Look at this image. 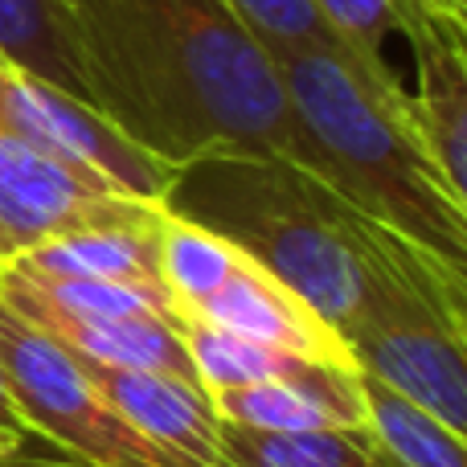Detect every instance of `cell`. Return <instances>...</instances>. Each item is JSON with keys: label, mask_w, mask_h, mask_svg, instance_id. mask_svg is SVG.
Instances as JSON below:
<instances>
[{"label": "cell", "mask_w": 467, "mask_h": 467, "mask_svg": "<svg viewBox=\"0 0 467 467\" xmlns=\"http://www.w3.org/2000/svg\"><path fill=\"white\" fill-rule=\"evenodd\" d=\"M0 378L21 419L54 451L82 467H181L156 451L90 386L82 365L57 340L25 324L0 299Z\"/></svg>", "instance_id": "obj_4"}, {"label": "cell", "mask_w": 467, "mask_h": 467, "mask_svg": "<svg viewBox=\"0 0 467 467\" xmlns=\"http://www.w3.org/2000/svg\"><path fill=\"white\" fill-rule=\"evenodd\" d=\"M156 205L161 202L115 193L0 131V263L62 234L144 218Z\"/></svg>", "instance_id": "obj_6"}, {"label": "cell", "mask_w": 467, "mask_h": 467, "mask_svg": "<svg viewBox=\"0 0 467 467\" xmlns=\"http://www.w3.org/2000/svg\"><path fill=\"white\" fill-rule=\"evenodd\" d=\"M402 8V25L419 13H455V16H467V5L463 0H398Z\"/></svg>", "instance_id": "obj_20"}, {"label": "cell", "mask_w": 467, "mask_h": 467, "mask_svg": "<svg viewBox=\"0 0 467 467\" xmlns=\"http://www.w3.org/2000/svg\"><path fill=\"white\" fill-rule=\"evenodd\" d=\"M287 111L299 136V169L443 263L467 271V197L435 169L410 119V90L378 82L340 46L271 41Z\"/></svg>", "instance_id": "obj_3"}, {"label": "cell", "mask_w": 467, "mask_h": 467, "mask_svg": "<svg viewBox=\"0 0 467 467\" xmlns=\"http://www.w3.org/2000/svg\"><path fill=\"white\" fill-rule=\"evenodd\" d=\"M463 5H467V0H463Z\"/></svg>", "instance_id": "obj_23"}, {"label": "cell", "mask_w": 467, "mask_h": 467, "mask_svg": "<svg viewBox=\"0 0 467 467\" xmlns=\"http://www.w3.org/2000/svg\"><path fill=\"white\" fill-rule=\"evenodd\" d=\"M230 5L263 37V46H271V41H324V46H337L332 33L324 29V21L316 16L312 0H230Z\"/></svg>", "instance_id": "obj_18"}, {"label": "cell", "mask_w": 467, "mask_h": 467, "mask_svg": "<svg viewBox=\"0 0 467 467\" xmlns=\"http://www.w3.org/2000/svg\"><path fill=\"white\" fill-rule=\"evenodd\" d=\"M316 16L332 33L340 49L378 82H402L389 66L386 41L402 33V8L398 0H312Z\"/></svg>", "instance_id": "obj_17"}, {"label": "cell", "mask_w": 467, "mask_h": 467, "mask_svg": "<svg viewBox=\"0 0 467 467\" xmlns=\"http://www.w3.org/2000/svg\"><path fill=\"white\" fill-rule=\"evenodd\" d=\"M402 37L414 54V131L447 185L467 197V16L419 13Z\"/></svg>", "instance_id": "obj_8"}, {"label": "cell", "mask_w": 467, "mask_h": 467, "mask_svg": "<svg viewBox=\"0 0 467 467\" xmlns=\"http://www.w3.org/2000/svg\"><path fill=\"white\" fill-rule=\"evenodd\" d=\"M0 131L140 202H161L172 177L161 161L128 144L90 103L8 54H0Z\"/></svg>", "instance_id": "obj_5"}, {"label": "cell", "mask_w": 467, "mask_h": 467, "mask_svg": "<svg viewBox=\"0 0 467 467\" xmlns=\"http://www.w3.org/2000/svg\"><path fill=\"white\" fill-rule=\"evenodd\" d=\"M161 213L164 210L156 205L144 218L62 234V238L41 242V246L25 250V254L8 258V263L29 266V271H41V275H62V279H95V283L140 287L181 312V304L164 287V275H161Z\"/></svg>", "instance_id": "obj_12"}, {"label": "cell", "mask_w": 467, "mask_h": 467, "mask_svg": "<svg viewBox=\"0 0 467 467\" xmlns=\"http://www.w3.org/2000/svg\"><path fill=\"white\" fill-rule=\"evenodd\" d=\"M0 299L21 316L25 324H33L37 332H46L49 340L66 348V353L82 357V361L99 365H123V369H152L169 373L181 381H197L193 357L185 345V320H169V316H103V312H74V307L49 304V299L25 291L21 283L0 275Z\"/></svg>", "instance_id": "obj_7"}, {"label": "cell", "mask_w": 467, "mask_h": 467, "mask_svg": "<svg viewBox=\"0 0 467 467\" xmlns=\"http://www.w3.org/2000/svg\"><path fill=\"white\" fill-rule=\"evenodd\" d=\"M185 316L197 320H210L218 328L242 332V337L266 340V345H279L287 353L312 357L324 365H340V369H353L340 337L304 304L296 299L279 279L263 271L258 263H250L238 250V258L230 263V271L222 275V283L202 296Z\"/></svg>", "instance_id": "obj_10"}, {"label": "cell", "mask_w": 467, "mask_h": 467, "mask_svg": "<svg viewBox=\"0 0 467 467\" xmlns=\"http://www.w3.org/2000/svg\"><path fill=\"white\" fill-rule=\"evenodd\" d=\"M365 414V435L398 467H467V435L443 427L419 402L369 373H353Z\"/></svg>", "instance_id": "obj_13"}, {"label": "cell", "mask_w": 467, "mask_h": 467, "mask_svg": "<svg viewBox=\"0 0 467 467\" xmlns=\"http://www.w3.org/2000/svg\"><path fill=\"white\" fill-rule=\"evenodd\" d=\"M369 467H398L394 460H389V455H381L378 447H373V460H369Z\"/></svg>", "instance_id": "obj_22"}, {"label": "cell", "mask_w": 467, "mask_h": 467, "mask_svg": "<svg viewBox=\"0 0 467 467\" xmlns=\"http://www.w3.org/2000/svg\"><path fill=\"white\" fill-rule=\"evenodd\" d=\"M41 443H46V439H41L37 431L21 419V410H16V402H13V394H8L5 378H0V451H37ZM57 455H62V451H57Z\"/></svg>", "instance_id": "obj_19"}, {"label": "cell", "mask_w": 467, "mask_h": 467, "mask_svg": "<svg viewBox=\"0 0 467 467\" xmlns=\"http://www.w3.org/2000/svg\"><path fill=\"white\" fill-rule=\"evenodd\" d=\"M161 205L205 226L279 279L340 337L394 283H467L443 263L283 156L213 152L172 169Z\"/></svg>", "instance_id": "obj_2"}, {"label": "cell", "mask_w": 467, "mask_h": 467, "mask_svg": "<svg viewBox=\"0 0 467 467\" xmlns=\"http://www.w3.org/2000/svg\"><path fill=\"white\" fill-rule=\"evenodd\" d=\"M365 431H263L218 419L222 467H369Z\"/></svg>", "instance_id": "obj_14"}, {"label": "cell", "mask_w": 467, "mask_h": 467, "mask_svg": "<svg viewBox=\"0 0 467 467\" xmlns=\"http://www.w3.org/2000/svg\"><path fill=\"white\" fill-rule=\"evenodd\" d=\"M0 467H82V463L66 460V455L46 460L41 451H0Z\"/></svg>", "instance_id": "obj_21"}, {"label": "cell", "mask_w": 467, "mask_h": 467, "mask_svg": "<svg viewBox=\"0 0 467 467\" xmlns=\"http://www.w3.org/2000/svg\"><path fill=\"white\" fill-rule=\"evenodd\" d=\"M74 357V353H70ZM90 386L115 406L131 431L148 439L181 467H222L218 463V410L210 394L193 381L169 378L152 369H123V365L82 361Z\"/></svg>", "instance_id": "obj_9"}, {"label": "cell", "mask_w": 467, "mask_h": 467, "mask_svg": "<svg viewBox=\"0 0 467 467\" xmlns=\"http://www.w3.org/2000/svg\"><path fill=\"white\" fill-rule=\"evenodd\" d=\"M0 54L82 99V82L62 33V0H0Z\"/></svg>", "instance_id": "obj_16"}, {"label": "cell", "mask_w": 467, "mask_h": 467, "mask_svg": "<svg viewBox=\"0 0 467 467\" xmlns=\"http://www.w3.org/2000/svg\"><path fill=\"white\" fill-rule=\"evenodd\" d=\"M62 33L82 103L169 172L213 152L304 161L279 70L230 0H62Z\"/></svg>", "instance_id": "obj_1"}, {"label": "cell", "mask_w": 467, "mask_h": 467, "mask_svg": "<svg viewBox=\"0 0 467 467\" xmlns=\"http://www.w3.org/2000/svg\"><path fill=\"white\" fill-rule=\"evenodd\" d=\"M181 328H185V345H189V357H193L197 381H202V389L210 398L218 394V389L283 378V373H299V369H307V365H316L312 357H299L279 345H266V340L218 328V324L197 320V316H185Z\"/></svg>", "instance_id": "obj_15"}, {"label": "cell", "mask_w": 467, "mask_h": 467, "mask_svg": "<svg viewBox=\"0 0 467 467\" xmlns=\"http://www.w3.org/2000/svg\"><path fill=\"white\" fill-rule=\"evenodd\" d=\"M357 369L340 365H307L299 373L218 389L210 398L218 419L263 431H365Z\"/></svg>", "instance_id": "obj_11"}]
</instances>
